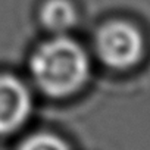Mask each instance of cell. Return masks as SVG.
I'll list each match as a JSON object with an SVG mask.
<instances>
[{"mask_svg": "<svg viewBox=\"0 0 150 150\" xmlns=\"http://www.w3.org/2000/svg\"><path fill=\"white\" fill-rule=\"evenodd\" d=\"M30 72L43 94L52 99H66L86 87L91 63L78 41L66 35H53L31 54Z\"/></svg>", "mask_w": 150, "mask_h": 150, "instance_id": "cell-1", "label": "cell"}, {"mask_svg": "<svg viewBox=\"0 0 150 150\" xmlns=\"http://www.w3.org/2000/svg\"><path fill=\"white\" fill-rule=\"evenodd\" d=\"M94 52L100 62L113 71H128L140 63L146 40L138 27L115 19L103 24L94 35Z\"/></svg>", "mask_w": 150, "mask_h": 150, "instance_id": "cell-2", "label": "cell"}, {"mask_svg": "<svg viewBox=\"0 0 150 150\" xmlns=\"http://www.w3.org/2000/svg\"><path fill=\"white\" fill-rule=\"evenodd\" d=\"M33 96L27 84L11 74H0V135L18 131L30 118Z\"/></svg>", "mask_w": 150, "mask_h": 150, "instance_id": "cell-3", "label": "cell"}, {"mask_svg": "<svg viewBox=\"0 0 150 150\" xmlns=\"http://www.w3.org/2000/svg\"><path fill=\"white\" fill-rule=\"evenodd\" d=\"M43 28L53 35H65L78 21L77 8L71 0H46L38 13Z\"/></svg>", "mask_w": 150, "mask_h": 150, "instance_id": "cell-4", "label": "cell"}, {"mask_svg": "<svg viewBox=\"0 0 150 150\" xmlns=\"http://www.w3.org/2000/svg\"><path fill=\"white\" fill-rule=\"evenodd\" d=\"M18 150H72V149L69 143L65 141L60 135L47 131H40L25 137L19 143Z\"/></svg>", "mask_w": 150, "mask_h": 150, "instance_id": "cell-5", "label": "cell"}]
</instances>
